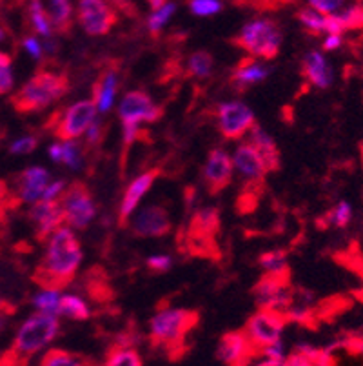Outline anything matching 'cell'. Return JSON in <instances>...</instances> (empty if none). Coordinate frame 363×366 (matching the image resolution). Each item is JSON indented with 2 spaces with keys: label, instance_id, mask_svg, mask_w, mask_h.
<instances>
[{
  "label": "cell",
  "instance_id": "ba28073f",
  "mask_svg": "<svg viewBox=\"0 0 363 366\" xmlns=\"http://www.w3.org/2000/svg\"><path fill=\"white\" fill-rule=\"evenodd\" d=\"M216 121L220 133L229 141L245 137L249 129L256 124L255 112L242 101H227L216 108Z\"/></svg>",
  "mask_w": 363,
  "mask_h": 366
},
{
  "label": "cell",
  "instance_id": "836d02e7",
  "mask_svg": "<svg viewBox=\"0 0 363 366\" xmlns=\"http://www.w3.org/2000/svg\"><path fill=\"white\" fill-rule=\"evenodd\" d=\"M104 366H142V357L135 348H120L115 346L108 354Z\"/></svg>",
  "mask_w": 363,
  "mask_h": 366
},
{
  "label": "cell",
  "instance_id": "d6986e66",
  "mask_svg": "<svg viewBox=\"0 0 363 366\" xmlns=\"http://www.w3.org/2000/svg\"><path fill=\"white\" fill-rule=\"evenodd\" d=\"M156 175H158L156 169H149V172H144L142 175L133 179V182L128 186V189H126L122 204H120V221H128V219L135 214V209L138 208L140 201H142L144 195L151 189Z\"/></svg>",
  "mask_w": 363,
  "mask_h": 366
},
{
  "label": "cell",
  "instance_id": "484cf974",
  "mask_svg": "<svg viewBox=\"0 0 363 366\" xmlns=\"http://www.w3.org/2000/svg\"><path fill=\"white\" fill-rule=\"evenodd\" d=\"M46 13H48L49 16L53 31L64 33L68 31L69 26H71L75 9H73V4L68 2V0H51V2L46 4Z\"/></svg>",
  "mask_w": 363,
  "mask_h": 366
},
{
  "label": "cell",
  "instance_id": "cb8c5ba5",
  "mask_svg": "<svg viewBox=\"0 0 363 366\" xmlns=\"http://www.w3.org/2000/svg\"><path fill=\"white\" fill-rule=\"evenodd\" d=\"M331 354L329 350L322 352L309 345H300L296 352L287 355L282 366H331Z\"/></svg>",
  "mask_w": 363,
  "mask_h": 366
},
{
  "label": "cell",
  "instance_id": "9f6ffc18",
  "mask_svg": "<svg viewBox=\"0 0 363 366\" xmlns=\"http://www.w3.org/2000/svg\"><path fill=\"white\" fill-rule=\"evenodd\" d=\"M2 328H4V317L0 315V330H2Z\"/></svg>",
  "mask_w": 363,
  "mask_h": 366
},
{
  "label": "cell",
  "instance_id": "c3c4849f",
  "mask_svg": "<svg viewBox=\"0 0 363 366\" xmlns=\"http://www.w3.org/2000/svg\"><path fill=\"white\" fill-rule=\"evenodd\" d=\"M102 135H104V124H102V119L96 117L95 122H93L88 128V132H86L84 139L86 142H88V146H95L102 141Z\"/></svg>",
  "mask_w": 363,
  "mask_h": 366
},
{
  "label": "cell",
  "instance_id": "7bdbcfd3",
  "mask_svg": "<svg viewBox=\"0 0 363 366\" xmlns=\"http://www.w3.org/2000/svg\"><path fill=\"white\" fill-rule=\"evenodd\" d=\"M68 189V182L64 179H56V181H51L48 184V188L44 189V194H42V199L40 201L46 202H58L64 195V192Z\"/></svg>",
  "mask_w": 363,
  "mask_h": 366
},
{
  "label": "cell",
  "instance_id": "4316f807",
  "mask_svg": "<svg viewBox=\"0 0 363 366\" xmlns=\"http://www.w3.org/2000/svg\"><path fill=\"white\" fill-rule=\"evenodd\" d=\"M260 266L265 272V275L276 279H284L287 281L289 277V262H287V254L284 249H271V252H265L262 257H260Z\"/></svg>",
  "mask_w": 363,
  "mask_h": 366
},
{
  "label": "cell",
  "instance_id": "7a4b0ae2",
  "mask_svg": "<svg viewBox=\"0 0 363 366\" xmlns=\"http://www.w3.org/2000/svg\"><path fill=\"white\" fill-rule=\"evenodd\" d=\"M68 89L69 82L64 73L42 69L15 93L11 102L20 113L42 112L64 97Z\"/></svg>",
  "mask_w": 363,
  "mask_h": 366
},
{
  "label": "cell",
  "instance_id": "bcb514c9",
  "mask_svg": "<svg viewBox=\"0 0 363 366\" xmlns=\"http://www.w3.org/2000/svg\"><path fill=\"white\" fill-rule=\"evenodd\" d=\"M148 266L153 272H158V274H164L168 269H171L173 266V257L168 254H155L148 257Z\"/></svg>",
  "mask_w": 363,
  "mask_h": 366
},
{
  "label": "cell",
  "instance_id": "7402d4cb",
  "mask_svg": "<svg viewBox=\"0 0 363 366\" xmlns=\"http://www.w3.org/2000/svg\"><path fill=\"white\" fill-rule=\"evenodd\" d=\"M272 69L265 62L256 61V59H247L238 68L232 71V84L238 89L251 88V86L264 82Z\"/></svg>",
  "mask_w": 363,
  "mask_h": 366
},
{
  "label": "cell",
  "instance_id": "7dc6e473",
  "mask_svg": "<svg viewBox=\"0 0 363 366\" xmlns=\"http://www.w3.org/2000/svg\"><path fill=\"white\" fill-rule=\"evenodd\" d=\"M22 48H24V51L28 53L31 59H35V61H40V59H42V55H44L42 42H40L36 36H26L24 41H22Z\"/></svg>",
  "mask_w": 363,
  "mask_h": 366
},
{
  "label": "cell",
  "instance_id": "d590c367",
  "mask_svg": "<svg viewBox=\"0 0 363 366\" xmlns=\"http://www.w3.org/2000/svg\"><path fill=\"white\" fill-rule=\"evenodd\" d=\"M62 142V164L68 166L69 169L76 172L84 164V155L82 148L76 141H60Z\"/></svg>",
  "mask_w": 363,
  "mask_h": 366
},
{
  "label": "cell",
  "instance_id": "2e32d148",
  "mask_svg": "<svg viewBox=\"0 0 363 366\" xmlns=\"http://www.w3.org/2000/svg\"><path fill=\"white\" fill-rule=\"evenodd\" d=\"M29 221L35 224L39 239H49L56 229L64 226V214L60 208V202L39 201L31 204L28 212Z\"/></svg>",
  "mask_w": 363,
  "mask_h": 366
},
{
  "label": "cell",
  "instance_id": "db71d44e",
  "mask_svg": "<svg viewBox=\"0 0 363 366\" xmlns=\"http://www.w3.org/2000/svg\"><path fill=\"white\" fill-rule=\"evenodd\" d=\"M8 310H9V305H8V302L4 301V299L0 297V315H2V317H4L6 312H8Z\"/></svg>",
  "mask_w": 363,
  "mask_h": 366
},
{
  "label": "cell",
  "instance_id": "f1b7e54d",
  "mask_svg": "<svg viewBox=\"0 0 363 366\" xmlns=\"http://www.w3.org/2000/svg\"><path fill=\"white\" fill-rule=\"evenodd\" d=\"M153 11L148 16V29L153 35H158L165 26L169 24V21L173 19V15L176 13L178 6L175 2H164V0H155L151 2Z\"/></svg>",
  "mask_w": 363,
  "mask_h": 366
},
{
  "label": "cell",
  "instance_id": "74e56055",
  "mask_svg": "<svg viewBox=\"0 0 363 366\" xmlns=\"http://www.w3.org/2000/svg\"><path fill=\"white\" fill-rule=\"evenodd\" d=\"M13 84H15V73H13L11 56L0 51V95L11 92Z\"/></svg>",
  "mask_w": 363,
  "mask_h": 366
},
{
  "label": "cell",
  "instance_id": "d4e9b609",
  "mask_svg": "<svg viewBox=\"0 0 363 366\" xmlns=\"http://www.w3.org/2000/svg\"><path fill=\"white\" fill-rule=\"evenodd\" d=\"M220 226L218 209L216 208H202L195 214L191 221V235L200 239H211L213 234H216V229Z\"/></svg>",
  "mask_w": 363,
  "mask_h": 366
},
{
  "label": "cell",
  "instance_id": "8fae6325",
  "mask_svg": "<svg viewBox=\"0 0 363 366\" xmlns=\"http://www.w3.org/2000/svg\"><path fill=\"white\" fill-rule=\"evenodd\" d=\"M76 19L88 35L100 36L111 31L116 22V11L104 0H80Z\"/></svg>",
  "mask_w": 363,
  "mask_h": 366
},
{
  "label": "cell",
  "instance_id": "f35d334b",
  "mask_svg": "<svg viewBox=\"0 0 363 366\" xmlns=\"http://www.w3.org/2000/svg\"><path fill=\"white\" fill-rule=\"evenodd\" d=\"M189 9L196 16H213L218 15L224 9V2H220V0H191Z\"/></svg>",
  "mask_w": 363,
  "mask_h": 366
},
{
  "label": "cell",
  "instance_id": "3957f363",
  "mask_svg": "<svg viewBox=\"0 0 363 366\" xmlns=\"http://www.w3.org/2000/svg\"><path fill=\"white\" fill-rule=\"evenodd\" d=\"M58 330L60 322L55 315L39 314V312L29 315L16 332L9 355L16 359H28L39 352L46 350L56 339Z\"/></svg>",
  "mask_w": 363,
  "mask_h": 366
},
{
  "label": "cell",
  "instance_id": "d6a6232c",
  "mask_svg": "<svg viewBox=\"0 0 363 366\" xmlns=\"http://www.w3.org/2000/svg\"><path fill=\"white\" fill-rule=\"evenodd\" d=\"M332 16L339 22L344 31L363 28V4H344V8L338 9Z\"/></svg>",
  "mask_w": 363,
  "mask_h": 366
},
{
  "label": "cell",
  "instance_id": "816d5d0a",
  "mask_svg": "<svg viewBox=\"0 0 363 366\" xmlns=\"http://www.w3.org/2000/svg\"><path fill=\"white\" fill-rule=\"evenodd\" d=\"M49 159L56 164H62V142H53L51 146L48 148Z\"/></svg>",
  "mask_w": 363,
  "mask_h": 366
},
{
  "label": "cell",
  "instance_id": "52a82bcc",
  "mask_svg": "<svg viewBox=\"0 0 363 366\" xmlns=\"http://www.w3.org/2000/svg\"><path fill=\"white\" fill-rule=\"evenodd\" d=\"M98 117L96 106L93 101H78L75 104L68 106L62 112L55 124L56 137L62 141H76L84 137L89 126Z\"/></svg>",
  "mask_w": 363,
  "mask_h": 366
},
{
  "label": "cell",
  "instance_id": "4fadbf2b",
  "mask_svg": "<svg viewBox=\"0 0 363 366\" xmlns=\"http://www.w3.org/2000/svg\"><path fill=\"white\" fill-rule=\"evenodd\" d=\"M133 234L138 237H162L169 234L171 221H169L168 209L164 206L149 204L138 209V214L133 215L131 221Z\"/></svg>",
  "mask_w": 363,
  "mask_h": 366
},
{
  "label": "cell",
  "instance_id": "f6af8a7d",
  "mask_svg": "<svg viewBox=\"0 0 363 366\" xmlns=\"http://www.w3.org/2000/svg\"><path fill=\"white\" fill-rule=\"evenodd\" d=\"M344 4L345 2H342V0H311V2H309V8L318 11L319 15L331 16L334 15L338 9L344 8Z\"/></svg>",
  "mask_w": 363,
  "mask_h": 366
},
{
  "label": "cell",
  "instance_id": "ab89813d",
  "mask_svg": "<svg viewBox=\"0 0 363 366\" xmlns=\"http://www.w3.org/2000/svg\"><path fill=\"white\" fill-rule=\"evenodd\" d=\"M352 219V206L347 201H342L334 206L331 214L327 215V221L336 228H345Z\"/></svg>",
  "mask_w": 363,
  "mask_h": 366
},
{
  "label": "cell",
  "instance_id": "6da1fadb",
  "mask_svg": "<svg viewBox=\"0 0 363 366\" xmlns=\"http://www.w3.org/2000/svg\"><path fill=\"white\" fill-rule=\"evenodd\" d=\"M82 257L84 254L75 232L69 226H62L48 239L44 257L36 269V282L42 288L60 290L75 277Z\"/></svg>",
  "mask_w": 363,
  "mask_h": 366
},
{
  "label": "cell",
  "instance_id": "f907efd6",
  "mask_svg": "<svg viewBox=\"0 0 363 366\" xmlns=\"http://www.w3.org/2000/svg\"><path fill=\"white\" fill-rule=\"evenodd\" d=\"M344 44V36L342 35H325L324 39V49L325 51H336Z\"/></svg>",
  "mask_w": 363,
  "mask_h": 366
},
{
  "label": "cell",
  "instance_id": "277c9868",
  "mask_svg": "<svg viewBox=\"0 0 363 366\" xmlns=\"http://www.w3.org/2000/svg\"><path fill=\"white\" fill-rule=\"evenodd\" d=\"M198 322L196 312L185 308H164L156 312L149 322V334L156 346L164 348H180L184 339Z\"/></svg>",
  "mask_w": 363,
  "mask_h": 366
},
{
  "label": "cell",
  "instance_id": "e575fe53",
  "mask_svg": "<svg viewBox=\"0 0 363 366\" xmlns=\"http://www.w3.org/2000/svg\"><path fill=\"white\" fill-rule=\"evenodd\" d=\"M189 75L196 79H208L213 71V56L208 51H196L188 61Z\"/></svg>",
  "mask_w": 363,
  "mask_h": 366
},
{
  "label": "cell",
  "instance_id": "1f68e13d",
  "mask_svg": "<svg viewBox=\"0 0 363 366\" xmlns=\"http://www.w3.org/2000/svg\"><path fill=\"white\" fill-rule=\"evenodd\" d=\"M40 366H93L88 359L80 355L71 354V352L60 350V348H51L44 354Z\"/></svg>",
  "mask_w": 363,
  "mask_h": 366
},
{
  "label": "cell",
  "instance_id": "603a6c76",
  "mask_svg": "<svg viewBox=\"0 0 363 366\" xmlns=\"http://www.w3.org/2000/svg\"><path fill=\"white\" fill-rule=\"evenodd\" d=\"M249 144L252 148H256L260 152V155L264 157L265 166H267V172H275V169L280 168V153L278 148H276L275 139L265 132L262 126L255 124L251 129H249Z\"/></svg>",
  "mask_w": 363,
  "mask_h": 366
},
{
  "label": "cell",
  "instance_id": "60d3db41",
  "mask_svg": "<svg viewBox=\"0 0 363 366\" xmlns=\"http://www.w3.org/2000/svg\"><path fill=\"white\" fill-rule=\"evenodd\" d=\"M260 354L264 355L265 362H267L269 366H282L285 359H287V354H285V345L282 339L272 342V345L265 346L264 350L260 352Z\"/></svg>",
  "mask_w": 363,
  "mask_h": 366
},
{
  "label": "cell",
  "instance_id": "7c38bea8",
  "mask_svg": "<svg viewBox=\"0 0 363 366\" xmlns=\"http://www.w3.org/2000/svg\"><path fill=\"white\" fill-rule=\"evenodd\" d=\"M255 299L260 310H271L284 314L295 302V292L284 279L264 275L255 285Z\"/></svg>",
  "mask_w": 363,
  "mask_h": 366
},
{
  "label": "cell",
  "instance_id": "681fc988",
  "mask_svg": "<svg viewBox=\"0 0 363 366\" xmlns=\"http://www.w3.org/2000/svg\"><path fill=\"white\" fill-rule=\"evenodd\" d=\"M140 133V126H133V124H122V139H124L126 144H133L136 142Z\"/></svg>",
  "mask_w": 363,
  "mask_h": 366
},
{
  "label": "cell",
  "instance_id": "ffe728a7",
  "mask_svg": "<svg viewBox=\"0 0 363 366\" xmlns=\"http://www.w3.org/2000/svg\"><path fill=\"white\" fill-rule=\"evenodd\" d=\"M304 75L315 88L327 89L334 81L331 62L322 51H309L304 56Z\"/></svg>",
  "mask_w": 363,
  "mask_h": 366
},
{
  "label": "cell",
  "instance_id": "30bf717a",
  "mask_svg": "<svg viewBox=\"0 0 363 366\" xmlns=\"http://www.w3.org/2000/svg\"><path fill=\"white\" fill-rule=\"evenodd\" d=\"M118 117L122 119V124L140 126L144 122H155L162 117V108L155 104L151 97L145 92H128L120 99L118 108H116Z\"/></svg>",
  "mask_w": 363,
  "mask_h": 366
},
{
  "label": "cell",
  "instance_id": "8d00e7d4",
  "mask_svg": "<svg viewBox=\"0 0 363 366\" xmlns=\"http://www.w3.org/2000/svg\"><path fill=\"white\" fill-rule=\"evenodd\" d=\"M325 19L327 16L319 15L318 11H315L312 8H304L300 9L298 13V21L302 22L305 29L312 33H325Z\"/></svg>",
  "mask_w": 363,
  "mask_h": 366
},
{
  "label": "cell",
  "instance_id": "8992f818",
  "mask_svg": "<svg viewBox=\"0 0 363 366\" xmlns=\"http://www.w3.org/2000/svg\"><path fill=\"white\" fill-rule=\"evenodd\" d=\"M58 202L60 208H62V214H64V222H68L71 229L88 228L93 219L96 217L95 201H93L88 188L84 184H80V182L68 186V189H66Z\"/></svg>",
  "mask_w": 363,
  "mask_h": 366
},
{
  "label": "cell",
  "instance_id": "4dcf8cb0",
  "mask_svg": "<svg viewBox=\"0 0 363 366\" xmlns=\"http://www.w3.org/2000/svg\"><path fill=\"white\" fill-rule=\"evenodd\" d=\"M29 22H31L36 35L44 36L46 41H48V39H53V33L55 31H53L49 16L48 13H46L44 2H31V4H29Z\"/></svg>",
  "mask_w": 363,
  "mask_h": 366
},
{
  "label": "cell",
  "instance_id": "83f0119b",
  "mask_svg": "<svg viewBox=\"0 0 363 366\" xmlns=\"http://www.w3.org/2000/svg\"><path fill=\"white\" fill-rule=\"evenodd\" d=\"M58 315L73 319V321H88L91 317V310H89L88 302L80 295L62 294L58 305Z\"/></svg>",
  "mask_w": 363,
  "mask_h": 366
},
{
  "label": "cell",
  "instance_id": "ac0fdd59",
  "mask_svg": "<svg viewBox=\"0 0 363 366\" xmlns=\"http://www.w3.org/2000/svg\"><path fill=\"white\" fill-rule=\"evenodd\" d=\"M49 182H51V173L42 166H31V168L24 169L19 181L20 201L28 202V204L39 202Z\"/></svg>",
  "mask_w": 363,
  "mask_h": 366
},
{
  "label": "cell",
  "instance_id": "f546056e",
  "mask_svg": "<svg viewBox=\"0 0 363 366\" xmlns=\"http://www.w3.org/2000/svg\"><path fill=\"white\" fill-rule=\"evenodd\" d=\"M62 292L56 288H42L33 295V306H35L39 314H48L58 317V305Z\"/></svg>",
  "mask_w": 363,
  "mask_h": 366
},
{
  "label": "cell",
  "instance_id": "ee69618b",
  "mask_svg": "<svg viewBox=\"0 0 363 366\" xmlns=\"http://www.w3.org/2000/svg\"><path fill=\"white\" fill-rule=\"evenodd\" d=\"M36 144H39L36 137H33V135H24V137H19L16 141L11 142L9 153H11V155H28V153H31L33 149L36 148Z\"/></svg>",
  "mask_w": 363,
  "mask_h": 366
},
{
  "label": "cell",
  "instance_id": "44dd1931",
  "mask_svg": "<svg viewBox=\"0 0 363 366\" xmlns=\"http://www.w3.org/2000/svg\"><path fill=\"white\" fill-rule=\"evenodd\" d=\"M118 71L115 68H109L102 73L95 86V106L98 113H109V109L115 106L116 92H118Z\"/></svg>",
  "mask_w": 363,
  "mask_h": 366
},
{
  "label": "cell",
  "instance_id": "e0dca14e",
  "mask_svg": "<svg viewBox=\"0 0 363 366\" xmlns=\"http://www.w3.org/2000/svg\"><path fill=\"white\" fill-rule=\"evenodd\" d=\"M232 173L235 169H232L231 155L222 148L213 149L204 166V179L213 194L224 189L231 182Z\"/></svg>",
  "mask_w": 363,
  "mask_h": 366
},
{
  "label": "cell",
  "instance_id": "9a60e30c",
  "mask_svg": "<svg viewBox=\"0 0 363 366\" xmlns=\"http://www.w3.org/2000/svg\"><path fill=\"white\" fill-rule=\"evenodd\" d=\"M256 354L244 332H229L216 346V357L227 366H245Z\"/></svg>",
  "mask_w": 363,
  "mask_h": 366
},
{
  "label": "cell",
  "instance_id": "f5cc1de1",
  "mask_svg": "<svg viewBox=\"0 0 363 366\" xmlns=\"http://www.w3.org/2000/svg\"><path fill=\"white\" fill-rule=\"evenodd\" d=\"M42 48H44V55H55L56 49H58V42H56L55 39H48V41L42 44Z\"/></svg>",
  "mask_w": 363,
  "mask_h": 366
},
{
  "label": "cell",
  "instance_id": "9c48e42d",
  "mask_svg": "<svg viewBox=\"0 0 363 366\" xmlns=\"http://www.w3.org/2000/svg\"><path fill=\"white\" fill-rule=\"evenodd\" d=\"M284 314L271 310H258L245 325L244 334L247 335L249 342L255 346L256 352H262L265 346L280 341L284 334L285 326Z\"/></svg>",
  "mask_w": 363,
  "mask_h": 366
},
{
  "label": "cell",
  "instance_id": "11a10c76",
  "mask_svg": "<svg viewBox=\"0 0 363 366\" xmlns=\"http://www.w3.org/2000/svg\"><path fill=\"white\" fill-rule=\"evenodd\" d=\"M4 39H6V31L2 28H0V42L4 41Z\"/></svg>",
  "mask_w": 363,
  "mask_h": 366
},
{
  "label": "cell",
  "instance_id": "5bb4252c",
  "mask_svg": "<svg viewBox=\"0 0 363 366\" xmlns=\"http://www.w3.org/2000/svg\"><path fill=\"white\" fill-rule=\"evenodd\" d=\"M232 169L238 172L242 177L251 184H258L267 175V166H265L264 157L260 155L256 148H252L247 141L240 142L231 155Z\"/></svg>",
  "mask_w": 363,
  "mask_h": 366
},
{
  "label": "cell",
  "instance_id": "5b68a950",
  "mask_svg": "<svg viewBox=\"0 0 363 366\" xmlns=\"http://www.w3.org/2000/svg\"><path fill=\"white\" fill-rule=\"evenodd\" d=\"M238 46L252 55V59H275L282 48V31L278 24L271 19L258 16L252 21L245 22L244 28L240 29Z\"/></svg>",
  "mask_w": 363,
  "mask_h": 366
},
{
  "label": "cell",
  "instance_id": "b9f144b4",
  "mask_svg": "<svg viewBox=\"0 0 363 366\" xmlns=\"http://www.w3.org/2000/svg\"><path fill=\"white\" fill-rule=\"evenodd\" d=\"M285 321H292V322H300V325H311L312 321V312L307 305H292L291 308L284 312Z\"/></svg>",
  "mask_w": 363,
  "mask_h": 366
}]
</instances>
